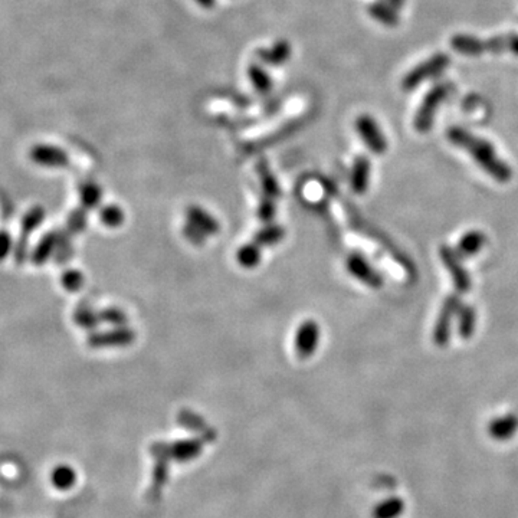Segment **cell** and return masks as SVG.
<instances>
[{
	"label": "cell",
	"mask_w": 518,
	"mask_h": 518,
	"mask_svg": "<svg viewBox=\"0 0 518 518\" xmlns=\"http://www.w3.org/2000/svg\"><path fill=\"white\" fill-rule=\"evenodd\" d=\"M446 138L455 147L465 150L471 157H474L475 163L494 180L500 183H507L512 177L511 167L498 157L494 146L485 138L475 135L463 127L454 125L446 131Z\"/></svg>",
	"instance_id": "1"
},
{
	"label": "cell",
	"mask_w": 518,
	"mask_h": 518,
	"mask_svg": "<svg viewBox=\"0 0 518 518\" xmlns=\"http://www.w3.org/2000/svg\"><path fill=\"white\" fill-rule=\"evenodd\" d=\"M451 46L455 52L466 57H478L488 52H511L518 55V33H508L490 39H480L477 36L458 33L452 36Z\"/></svg>",
	"instance_id": "2"
},
{
	"label": "cell",
	"mask_w": 518,
	"mask_h": 518,
	"mask_svg": "<svg viewBox=\"0 0 518 518\" xmlns=\"http://www.w3.org/2000/svg\"><path fill=\"white\" fill-rule=\"evenodd\" d=\"M452 85L449 82H438L427 92V96L423 97L413 120V127L417 133L425 134L431 131L437 111L449 97Z\"/></svg>",
	"instance_id": "3"
},
{
	"label": "cell",
	"mask_w": 518,
	"mask_h": 518,
	"mask_svg": "<svg viewBox=\"0 0 518 518\" xmlns=\"http://www.w3.org/2000/svg\"><path fill=\"white\" fill-rule=\"evenodd\" d=\"M449 64L451 58L446 54L439 52L432 55L429 60L420 62L405 75V78L402 79V88L407 92L416 89L425 81L439 77L449 67Z\"/></svg>",
	"instance_id": "4"
},
{
	"label": "cell",
	"mask_w": 518,
	"mask_h": 518,
	"mask_svg": "<svg viewBox=\"0 0 518 518\" xmlns=\"http://www.w3.org/2000/svg\"><path fill=\"white\" fill-rule=\"evenodd\" d=\"M135 342L134 330L128 325L111 327L106 332L91 333L86 343L91 349H124Z\"/></svg>",
	"instance_id": "5"
},
{
	"label": "cell",
	"mask_w": 518,
	"mask_h": 518,
	"mask_svg": "<svg viewBox=\"0 0 518 518\" xmlns=\"http://www.w3.org/2000/svg\"><path fill=\"white\" fill-rule=\"evenodd\" d=\"M354 128L359 133L363 143L368 147V150L374 154L382 156L388 150V140L383 134L381 125L371 116L361 114L354 121Z\"/></svg>",
	"instance_id": "6"
},
{
	"label": "cell",
	"mask_w": 518,
	"mask_h": 518,
	"mask_svg": "<svg viewBox=\"0 0 518 518\" xmlns=\"http://www.w3.org/2000/svg\"><path fill=\"white\" fill-rule=\"evenodd\" d=\"M459 295L461 294H458V293L449 295L441 307V311L438 314V318H437V322L434 327V334H432L434 343L438 347H445L451 340L452 321L456 317L459 307L462 305Z\"/></svg>",
	"instance_id": "7"
},
{
	"label": "cell",
	"mask_w": 518,
	"mask_h": 518,
	"mask_svg": "<svg viewBox=\"0 0 518 518\" xmlns=\"http://www.w3.org/2000/svg\"><path fill=\"white\" fill-rule=\"evenodd\" d=\"M321 339V330L315 320L303 321L294 336V350L300 359H310L318 349Z\"/></svg>",
	"instance_id": "8"
},
{
	"label": "cell",
	"mask_w": 518,
	"mask_h": 518,
	"mask_svg": "<svg viewBox=\"0 0 518 518\" xmlns=\"http://www.w3.org/2000/svg\"><path fill=\"white\" fill-rule=\"evenodd\" d=\"M29 159L32 163L48 169H64L71 163L69 154L62 147L45 143L32 146L29 150Z\"/></svg>",
	"instance_id": "9"
},
{
	"label": "cell",
	"mask_w": 518,
	"mask_h": 518,
	"mask_svg": "<svg viewBox=\"0 0 518 518\" xmlns=\"http://www.w3.org/2000/svg\"><path fill=\"white\" fill-rule=\"evenodd\" d=\"M346 268L353 278L363 282L364 286H368L373 290H379L383 287L382 275L370 265V262L361 254L351 252L347 257Z\"/></svg>",
	"instance_id": "10"
},
{
	"label": "cell",
	"mask_w": 518,
	"mask_h": 518,
	"mask_svg": "<svg viewBox=\"0 0 518 518\" xmlns=\"http://www.w3.org/2000/svg\"><path fill=\"white\" fill-rule=\"evenodd\" d=\"M439 257H441L444 266L448 269V272L452 276V282H454L456 293L461 295L468 293L471 290V278H469L466 269L462 266L461 258L456 254V251L446 245H442L439 248Z\"/></svg>",
	"instance_id": "11"
},
{
	"label": "cell",
	"mask_w": 518,
	"mask_h": 518,
	"mask_svg": "<svg viewBox=\"0 0 518 518\" xmlns=\"http://www.w3.org/2000/svg\"><path fill=\"white\" fill-rule=\"evenodd\" d=\"M186 218L187 223L195 226L198 230H201L205 237H215L220 232V223L219 220L209 213L206 209L198 205H192L186 209Z\"/></svg>",
	"instance_id": "12"
},
{
	"label": "cell",
	"mask_w": 518,
	"mask_h": 518,
	"mask_svg": "<svg viewBox=\"0 0 518 518\" xmlns=\"http://www.w3.org/2000/svg\"><path fill=\"white\" fill-rule=\"evenodd\" d=\"M293 57V46L286 39L275 40L268 48L258 51V58L265 67H282L286 65Z\"/></svg>",
	"instance_id": "13"
},
{
	"label": "cell",
	"mask_w": 518,
	"mask_h": 518,
	"mask_svg": "<svg viewBox=\"0 0 518 518\" xmlns=\"http://www.w3.org/2000/svg\"><path fill=\"white\" fill-rule=\"evenodd\" d=\"M518 431V417L514 413H508L492 419L488 423V435L498 442L509 441Z\"/></svg>",
	"instance_id": "14"
},
{
	"label": "cell",
	"mask_w": 518,
	"mask_h": 518,
	"mask_svg": "<svg viewBox=\"0 0 518 518\" xmlns=\"http://www.w3.org/2000/svg\"><path fill=\"white\" fill-rule=\"evenodd\" d=\"M370 173H371L370 160L366 156H357L353 163L350 176L351 189L354 193L363 195L367 192L370 186Z\"/></svg>",
	"instance_id": "15"
},
{
	"label": "cell",
	"mask_w": 518,
	"mask_h": 518,
	"mask_svg": "<svg viewBox=\"0 0 518 518\" xmlns=\"http://www.w3.org/2000/svg\"><path fill=\"white\" fill-rule=\"evenodd\" d=\"M485 242H487L485 235L481 230L474 229L463 235V237L459 240L455 251L461 259L471 258V257H475L485 247Z\"/></svg>",
	"instance_id": "16"
},
{
	"label": "cell",
	"mask_w": 518,
	"mask_h": 518,
	"mask_svg": "<svg viewBox=\"0 0 518 518\" xmlns=\"http://www.w3.org/2000/svg\"><path fill=\"white\" fill-rule=\"evenodd\" d=\"M398 9L393 8L390 4L385 2V0H379V2H373L371 5H368L367 12L368 15L378 21L379 23L389 26V28H396L400 22V18L396 12Z\"/></svg>",
	"instance_id": "17"
},
{
	"label": "cell",
	"mask_w": 518,
	"mask_h": 518,
	"mask_svg": "<svg viewBox=\"0 0 518 518\" xmlns=\"http://www.w3.org/2000/svg\"><path fill=\"white\" fill-rule=\"evenodd\" d=\"M248 78L251 85L261 96H268L274 89V79L262 64H251L248 67Z\"/></svg>",
	"instance_id": "18"
},
{
	"label": "cell",
	"mask_w": 518,
	"mask_h": 518,
	"mask_svg": "<svg viewBox=\"0 0 518 518\" xmlns=\"http://www.w3.org/2000/svg\"><path fill=\"white\" fill-rule=\"evenodd\" d=\"M58 241H60L58 235L55 232H50L48 235H45V237L38 242V245L35 247V249L30 255L32 262L38 266L43 265L54 255V252L58 247Z\"/></svg>",
	"instance_id": "19"
},
{
	"label": "cell",
	"mask_w": 518,
	"mask_h": 518,
	"mask_svg": "<svg viewBox=\"0 0 518 518\" xmlns=\"http://www.w3.org/2000/svg\"><path fill=\"white\" fill-rule=\"evenodd\" d=\"M458 333L461 339L469 340L475 333L477 327V313L471 305H461L458 310Z\"/></svg>",
	"instance_id": "20"
},
{
	"label": "cell",
	"mask_w": 518,
	"mask_h": 518,
	"mask_svg": "<svg viewBox=\"0 0 518 518\" xmlns=\"http://www.w3.org/2000/svg\"><path fill=\"white\" fill-rule=\"evenodd\" d=\"M79 193V202L82 209L89 210V209H96L100 206L101 201H103V191L101 187L92 181H86L82 183L78 189Z\"/></svg>",
	"instance_id": "21"
},
{
	"label": "cell",
	"mask_w": 518,
	"mask_h": 518,
	"mask_svg": "<svg viewBox=\"0 0 518 518\" xmlns=\"http://www.w3.org/2000/svg\"><path fill=\"white\" fill-rule=\"evenodd\" d=\"M286 238V229L282 227L281 225H275V223H268L265 225V227H262L261 230L257 232L254 241L262 248H268V247H275L278 245L282 240Z\"/></svg>",
	"instance_id": "22"
},
{
	"label": "cell",
	"mask_w": 518,
	"mask_h": 518,
	"mask_svg": "<svg viewBox=\"0 0 518 518\" xmlns=\"http://www.w3.org/2000/svg\"><path fill=\"white\" fill-rule=\"evenodd\" d=\"M237 261H238L240 266H242L245 269H254V268H257L261 264V261H262L261 247L255 241L242 245L237 251Z\"/></svg>",
	"instance_id": "23"
},
{
	"label": "cell",
	"mask_w": 518,
	"mask_h": 518,
	"mask_svg": "<svg viewBox=\"0 0 518 518\" xmlns=\"http://www.w3.org/2000/svg\"><path fill=\"white\" fill-rule=\"evenodd\" d=\"M405 508L406 504L402 498L392 497L374 507L373 518H399L405 512Z\"/></svg>",
	"instance_id": "24"
},
{
	"label": "cell",
	"mask_w": 518,
	"mask_h": 518,
	"mask_svg": "<svg viewBox=\"0 0 518 518\" xmlns=\"http://www.w3.org/2000/svg\"><path fill=\"white\" fill-rule=\"evenodd\" d=\"M98 218H100V222L104 226L116 229V227H120V226L124 225L125 212L118 205H113V203L111 205H104V206L100 208Z\"/></svg>",
	"instance_id": "25"
},
{
	"label": "cell",
	"mask_w": 518,
	"mask_h": 518,
	"mask_svg": "<svg viewBox=\"0 0 518 518\" xmlns=\"http://www.w3.org/2000/svg\"><path fill=\"white\" fill-rule=\"evenodd\" d=\"M45 216H46V210L42 206H39V205L32 206L23 215V219H22V223H21L23 240H26L28 235H30L33 230H36L43 223Z\"/></svg>",
	"instance_id": "26"
},
{
	"label": "cell",
	"mask_w": 518,
	"mask_h": 518,
	"mask_svg": "<svg viewBox=\"0 0 518 518\" xmlns=\"http://www.w3.org/2000/svg\"><path fill=\"white\" fill-rule=\"evenodd\" d=\"M51 481L52 485L61 491H67L69 490L74 483H75V473L71 466L67 465H60L52 471L51 475Z\"/></svg>",
	"instance_id": "27"
},
{
	"label": "cell",
	"mask_w": 518,
	"mask_h": 518,
	"mask_svg": "<svg viewBox=\"0 0 518 518\" xmlns=\"http://www.w3.org/2000/svg\"><path fill=\"white\" fill-rule=\"evenodd\" d=\"M74 321L78 327H81L84 330H96L98 327V324L101 322V318H100V313L94 311L92 308L79 307L74 313Z\"/></svg>",
	"instance_id": "28"
},
{
	"label": "cell",
	"mask_w": 518,
	"mask_h": 518,
	"mask_svg": "<svg viewBox=\"0 0 518 518\" xmlns=\"http://www.w3.org/2000/svg\"><path fill=\"white\" fill-rule=\"evenodd\" d=\"M85 284V276L79 269L69 268L61 275V286L67 293H78Z\"/></svg>",
	"instance_id": "29"
},
{
	"label": "cell",
	"mask_w": 518,
	"mask_h": 518,
	"mask_svg": "<svg viewBox=\"0 0 518 518\" xmlns=\"http://www.w3.org/2000/svg\"><path fill=\"white\" fill-rule=\"evenodd\" d=\"M98 313H100L101 322H106L111 327H123V325H127V322H128L127 313L120 307H107Z\"/></svg>",
	"instance_id": "30"
},
{
	"label": "cell",
	"mask_w": 518,
	"mask_h": 518,
	"mask_svg": "<svg viewBox=\"0 0 518 518\" xmlns=\"http://www.w3.org/2000/svg\"><path fill=\"white\" fill-rule=\"evenodd\" d=\"M259 177H261V183H262V187H264L265 196L272 198V199L278 198V195H279V187H278V183H276L274 174L265 167V169L261 170Z\"/></svg>",
	"instance_id": "31"
},
{
	"label": "cell",
	"mask_w": 518,
	"mask_h": 518,
	"mask_svg": "<svg viewBox=\"0 0 518 518\" xmlns=\"http://www.w3.org/2000/svg\"><path fill=\"white\" fill-rule=\"evenodd\" d=\"M257 213H258V218H259V220H261L262 223H265V225L271 223V222L274 220L275 215H276V208H275L274 199H272V198L265 196V198L261 201V203L258 205V210H257Z\"/></svg>",
	"instance_id": "32"
},
{
	"label": "cell",
	"mask_w": 518,
	"mask_h": 518,
	"mask_svg": "<svg viewBox=\"0 0 518 518\" xmlns=\"http://www.w3.org/2000/svg\"><path fill=\"white\" fill-rule=\"evenodd\" d=\"M15 242L12 235L6 230H0V262H4L13 251Z\"/></svg>",
	"instance_id": "33"
},
{
	"label": "cell",
	"mask_w": 518,
	"mask_h": 518,
	"mask_svg": "<svg viewBox=\"0 0 518 518\" xmlns=\"http://www.w3.org/2000/svg\"><path fill=\"white\" fill-rule=\"evenodd\" d=\"M86 225V213H85V209H81V210H77L71 215V219L68 220V226L72 232L75 233H79L84 230Z\"/></svg>",
	"instance_id": "34"
},
{
	"label": "cell",
	"mask_w": 518,
	"mask_h": 518,
	"mask_svg": "<svg viewBox=\"0 0 518 518\" xmlns=\"http://www.w3.org/2000/svg\"><path fill=\"white\" fill-rule=\"evenodd\" d=\"M183 233H184V237L187 238V241H189V242H192V244H195V245H202L203 244V241H205V235L201 232V230H198L195 226H192L191 223H187L184 227H183Z\"/></svg>",
	"instance_id": "35"
},
{
	"label": "cell",
	"mask_w": 518,
	"mask_h": 518,
	"mask_svg": "<svg viewBox=\"0 0 518 518\" xmlns=\"http://www.w3.org/2000/svg\"><path fill=\"white\" fill-rule=\"evenodd\" d=\"M193 2L203 9H212L216 5V0H193Z\"/></svg>",
	"instance_id": "36"
},
{
	"label": "cell",
	"mask_w": 518,
	"mask_h": 518,
	"mask_svg": "<svg viewBox=\"0 0 518 518\" xmlns=\"http://www.w3.org/2000/svg\"><path fill=\"white\" fill-rule=\"evenodd\" d=\"M385 2L390 4L393 8L396 9H400L403 5H405V0H385Z\"/></svg>",
	"instance_id": "37"
}]
</instances>
